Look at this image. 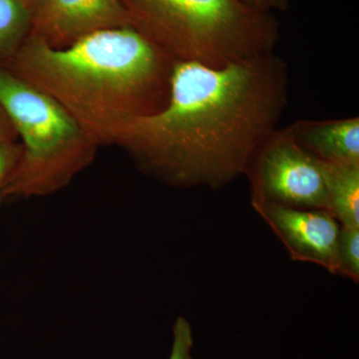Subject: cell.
<instances>
[{
    "mask_svg": "<svg viewBox=\"0 0 359 359\" xmlns=\"http://www.w3.org/2000/svg\"><path fill=\"white\" fill-rule=\"evenodd\" d=\"M176 63L132 26L87 35L65 48L28 35L4 67L56 101L98 147L125 125L159 112Z\"/></svg>",
    "mask_w": 359,
    "mask_h": 359,
    "instance_id": "cell-2",
    "label": "cell"
},
{
    "mask_svg": "<svg viewBox=\"0 0 359 359\" xmlns=\"http://www.w3.org/2000/svg\"><path fill=\"white\" fill-rule=\"evenodd\" d=\"M132 27L175 63L224 66L275 52V14L242 0H121Z\"/></svg>",
    "mask_w": 359,
    "mask_h": 359,
    "instance_id": "cell-3",
    "label": "cell"
},
{
    "mask_svg": "<svg viewBox=\"0 0 359 359\" xmlns=\"http://www.w3.org/2000/svg\"><path fill=\"white\" fill-rule=\"evenodd\" d=\"M13 142H18V134L6 111L0 105V145Z\"/></svg>",
    "mask_w": 359,
    "mask_h": 359,
    "instance_id": "cell-15",
    "label": "cell"
},
{
    "mask_svg": "<svg viewBox=\"0 0 359 359\" xmlns=\"http://www.w3.org/2000/svg\"><path fill=\"white\" fill-rule=\"evenodd\" d=\"M20 1L22 2L23 4H25V6H27L33 13H34L35 9L40 6V4H41L43 0H20Z\"/></svg>",
    "mask_w": 359,
    "mask_h": 359,
    "instance_id": "cell-16",
    "label": "cell"
},
{
    "mask_svg": "<svg viewBox=\"0 0 359 359\" xmlns=\"http://www.w3.org/2000/svg\"><path fill=\"white\" fill-rule=\"evenodd\" d=\"M254 207L273 226L292 256L337 271L340 226L330 212L304 210L254 200Z\"/></svg>",
    "mask_w": 359,
    "mask_h": 359,
    "instance_id": "cell-7",
    "label": "cell"
},
{
    "mask_svg": "<svg viewBox=\"0 0 359 359\" xmlns=\"http://www.w3.org/2000/svg\"><path fill=\"white\" fill-rule=\"evenodd\" d=\"M248 6L273 13L275 11H285L290 6V0H242Z\"/></svg>",
    "mask_w": 359,
    "mask_h": 359,
    "instance_id": "cell-14",
    "label": "cell"
},
{
    "mask_svg": "<svg viewBox=\"0 0 359 359\" xmlns=\"http://www.w3.org/2000/svg\"><path fill=\"white\" fill-rule=\"evenodd\" d=\"M193 332L185 318H177L173 327V344L169 359H192Z\"/></svg>",
    "mask_w": 359,
    "mask_h": 359,
    "instance_id": "cell-12",
    "label": "cell"
},
{
    "mask_svg": "<svg viewBox=\"0 0 359 359\" xmlns=\"http://www.w3.org/2000/svg\"><path fill=\"white\" fill-rule=\"evenodd\" d=\"M20 142L0 145V202L4 200V191L7 180L20 158Z\"/></svg>",
    "mask_w": 359,
    "mask_h": 359,
    "instance_id": "cell-13",
    "label": "cell"
},
{
    "mask_svg": "<svg viewBox=\"0 0 359 359\" xmlns=\"http://www.w3.org/2000/svg\"><path fill=\"white\" fill-rule=\"evenodd\" d=\"M131 26L121 0H43L32 13L30 35L65 48L92 33Z\"/></svg>",
    "mask_w": 359,
    "mask_h": 359,
    "instance_id": "cell-6",
    "label": "cell"
},
{
    "mask_svg": "<svg viewBox=\"0 0 359 359\" xmlns=\"http://www.w3.org/2000/svg\"><path fill=\"white\" fill-rule=\"evenodd\" d=\"M254 200L328 212L327 190L320 160L295 142L287 127L276 129L250 161Z\"/></svg>",
    "mask_w": 359,
    "mask_h": 359,
    "instance_id": "cell-5",
    "label": "cell"
},
{
    "mask_svg": "<svg viewBox=\"0 0 359 359\" xmlns=\"http://www.w3.org/2000/svg\"><path fill=\"white\" fill-rule=\"evenodd\" d=\"M32 25V13L20 0H0V67L20 50Z\"/></svg>",
    "mask_w": 359,
    "mask_h": 359,
    "instance_id": "cell-10",
    "label": "cell"
},
{
    "mask_svg": "<svg viewBox=\"0 0 359 359\" xmlns=\"http://www.w3.org/2000/svg\"><path fill=\"white\" fill-rule=\"evenodd\" d=\"M0 105L21 146L4 199L57 192L93 162L95 142L54 99L6 67H0Z\"/></svg>",
    "mask_w": 359,
    "mask_h": 359,
    "instance_id": "cell-4",
    "label": "cell"
},
{
    "mask_svg": "<svg viewBox=\"0 0 359 359\" xmlns=\"http://www.w3.org/2000/svg\"><path fill=\"white\" fill-rule=\"evenodd\" d=\"M321 166L327 184L328 212L342 226L359 228V164L321 162Z\"/></svg>",
    "mask_w": 359,
    "mask_h": 359,
    "instance_id": "cell-9",
    "label": "cell"
},
{
    "mask_svg": "<svg viewBox=\"0 0 359 359\" xmlns=\"http://www.w3.org/2000/svg\"><path fill=\"white\" fill-rule=\"evenodd\" d=\"M337 271L358 280L359 228L342 226L337 242Z\"/></svg>",
    "mask_w": 359,
    "mask_h": 359,
    "instance_id": "cell-11",
    "label": "cell"
},
{
    "mask_svg": "<svg viewBox=\"0 0 359 359\" xmlns=\"http://www.w3.org/2000/svg\"><path fill=\"white\" fill-rule=\"evenodd\" d=\"M289 84L275 52L219 68L176 63L165 107L125 125L114 146L170 185L219 188L245 173L278 129Z\"/></svg>",
    "mask_w": 359,
    "mask_h": 359,
    "instance_id": "cell-1",
    "label": "cell"
},
{
    "mask_svg": "<svg viewBox=\"0 0 359 359\" xmlns=\"http://www.w3.org/2000/svg\"><path fill=\"white\" fill-rule=\"evenodd\" d=\"M295 142L321 162L359 164V118L297 120L287 126Z\"/></svg>",
    "mask_w": 359,
    "mask_h": 359,
    "instance_id": "cell-8",
    "label": "cell"
}]
</instances>
